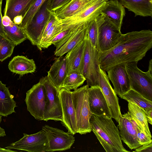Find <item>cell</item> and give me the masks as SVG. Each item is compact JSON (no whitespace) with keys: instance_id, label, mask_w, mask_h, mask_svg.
Instances as JSON below:
<instances>
[{"instance_id":"obj_38","label":"cell","mask_w":152,"mask_h":152,"mask_svg":"<svg viewBox=\"0 0 152 152\" xmlns=\"http://www.w3.org/2000/svg\"><path fill=\"white\" fill-rule=\"evenodd\" d=\"M23 17L21 15H18L15 17L13 20V22L15 24L19 26L22 21Z\"/></svg>"},{"instance_id":"obj_19","label":"cell","mask_w":152,"mask_h":152,"mask_svg":"<svg viewBox=\"0 0 152 152\" xmlns=\"http://www.w3.org/2000/svg\"><path fill=\"white\" fill-rule=\"evenodd\" d=\"M86 37L65 56L67 60V74L72 72L83 75Z\"/></svg>"},{"instance_id":"obj_7","label":"cell","mask_w":152,"mask_h":152,"mask_svg":"<svg viewBox=\"0 0 152 152\" xmlns=\"http://www.w3.org/2000/svg\"><path fill=\"white\" fill-rule=\"evenodd\" d=\"M121 30L102 14L98 27L99 52L107 51L116 45L122 35Z\"/></svg>"},{"instance_id":"obj_15","label":"cell","mask_w":152,"mask_h":152,"mask_svg":"<svg viewBox=\"0 0 152 152\" xmlns=\"http://www.w3.org/2000/svg\"><path fill=\"white\" fill-rule=\"evenodd\" d=\"M88 22L80 24L75 30L54 45L56 49L54 52L56 56H61L70 51L87 35Z\"/></svg>"},{"instance_id":"obj_14","label":"cell","mask_w":152,"mask_h":152,"mask_svg":"<svg viewBox=\"0 0 152 152\" xmlns=\"http://www.w3.org/2000/svg\"><path fill=\"white\" fill-rule=\"evenodd\" d=\"M59 93L62 112L61 123L68 130V133L74 135L77 133V126L72 91L61 88Z\"/></svg>"},{"instance_id":"obj_6","label":"cell","mask_w":152,"mask_h":152,"mask_svg":"<svg viewBox=\"0 0 152 152\" xmlns=\"http://www.w3.org/2000/svg\"><path fill=\"white\" fill-rule=\"evenodd\" d=\"M27 110L35 119L43 120L47 103L45 89L39 81L26 93L25 100Z\"/></svg>"},{"instance_id":"obj_42","label":"cell","mask_w":152,"mask_h":152,"mask_svg":"<svg viewBox=\"0 0 152 152\" xmlns=\"http://www.w3.org/2000/svg\"><path fill=\"white\" fill-rule=\"evenodd\" d=\"M2 116L1 115H0V124L2 121V118H1Z\"/></svg>"},{"instance_id":"obj_22","label":"cell","mask_w":152,"mask_h":152,"mask_svg":"<svg viewBox=\"0 0 152 152\" xmlns=\"http://www.w3.org/2000/svg\"><path fill=\"white\" fill-rule=\"evenodd\" d=\"M2 23L3 28L1 33L16 46L27 39L20 27L14 23L7 16L4 15L2 17Z\"/></svg>"},{"instance_id":"obj_41","label":"cell","mask_w":152,"mask_h":152,"mask_svg":"<svg viewBox=\"0 0 152 152\" xmlns=\"http://www.w3.org/2000/svg\"><path fill=\"white\" fill-rule=\"evenodd\" d=\"M148 71L152 73V60L151 59L149 61Z\"/></svg>"},{"instance_id":"obj_26","label":"cell","mask_w":152,"mask_h":152,"mask_svg":"<svg viewBox=\"0 0 152 152\" xmlns=\"http://www.w3.org/2000/svg\"><path fill=\"white\" fill-rule=\"evenodd\" d=\"M6 85L0 80V115L7 117L13 113H15V108L16 103L13 99Z\"/></svg>"},{"instance_id":"obj_1","label":"cell","mask_w":152,"mask_h":152,"mask_svg":"<svg viewBox=\"0 0 152 152\" xmlns=\"http://www.w3.org/2000/svg\"><path fill=\"white\" fill-rule=\"evenodd\" d=\"M152 47V31L149 29L122 34L117 44L110 50L99 52L100 66L105 72L122 63L142 60Z\"/></svg>"},{"instance_id":"obj_40","label":"cell","mask_w":152,"mask_h":152,"mask_svg":"<svg viewBox=\"0 0 152 152\" xmlns=\"http://www.w3.org/2000/svg\"><path fill=\"white\" fill-rule=\"evenodd\" d=\"M5 135V130L0 126V137L4 136Z\"/></svg>"},{"instance_id":"obj_35","label":"cell","mask_w":152,"mask_h":152,"mask_svg":"<svg viewBox=\"0 0 152 152\" xmlns=\"http://www.w3.org/2000/svg\"><path fill=\"white\" fill-rule=\"evenodd\" d=\"M137 131L138 141L141 146L152 142L151 139L147 136L138 125L137 126Z\"/></svg>"},{"instance_id":"obj_3","label":"cell","mask_w":152,"mask_h":152,"mask_svg":"<svg viewBox=\"0 0 152 152\" xmlns=\"http://www.w3.org/2000/svg\"><path fill=\"white\" fill-rule=\"evenodd\" d=\"M89 88V86L86 85L72 91L77 133L80 134H86L91 131L89 120L93 114L90 111L88 101Z\"/></svg>"},{"instance_id":"obj_17","label":"cell","mask_w":152,"mask_h":152,"mask_svg":"<svg viewBox=\"0 0 152 152\" xmlns=\"http://www.w3.org/2000/svg\"><path fill=\"white\" fill-rule=\"evenodd\" d=\"M99 86L107 101L112 118L118 122L121 114L118 99L110 84L105 71L101 69L99 75Z\"/></svg>"},{"instance_id":"obj_16","label":"cell","mask_w":152,"mask_h":152,"mask_svg":"<svg viewBox=\"0 0 152 152\" xmlns=\"http://www.w3.org/2000/svg\"><path fill=\"white\" fill-rule=\"evenodd\" d=\"M126 63L115 65L107 71V76L112 82L113 90L121 98L131 89L130 81L126 68Z\"/></svg>"},{"instance_id":"obj_18","label":"cell","mask_w":152,"mask_h":152,"mask_svg":"<svg viewBox=\"0 0 152 152\" xmlns=\"http://www.w3.org/2000/svg\"><path fill=\"white\" fill-rule=\"evenodd\" d=\"M88 101L90 111L93 114L112 117L107 101L99 86L88 88Z\"/></svg>"},{"instance_id":"obj_11","label":"cell","mask_w":152,"mask_h":152,"mask_svg":"<svg viewBox=\"0 0 152 152\" xmlns=\"http://www.w3.org/2000/svg\"><path fill=\"white\" fill-rule=\"evenodd\" d=\"M107 1L105 0H90L76 14L59 20L62 27L70 25L89 22L101 14Z\"/></svg>"},{"instance_id":"obj_31","label":"cell","mask_w":152,"mask_h":152,"mask_svg":"<svg viewBox=\"0 0 152 152\" xmlns=\"http://www.w3.org/2000/svg\"><path fill=\"white\" fill-rule=\"evenodd\" d=\"M100 15L95 19L88 22L87 27V35L89 41L92 46L98 51V27Z\"/></svg>"},{"instance_id":"obj_2","label":"cell","mask_w":152,"mask_h":152,"mask_svg":"<svg viewBox=\"0 0 152 152\" xmlns=\"http://www.w3.org/2000/svg\"><path fill=\"white\" fill-rule=\"evenodd\" d=\"M112 117L92 114L89 120L92 131L106 152H128L122 143L118 128Z\"/></svg>"},{"instance_id":"obj_36","label":"cell","mask_w":152,"mask_h":152,"mask_svg":"<svg viewBox=\"0 0 152 152\" xmlns=\"http://www.w3.org/2000/svg\"><path fill=\"white\" fill-rule=\"evenodd\" d=\"M135 152H152V142L142 145L135 149Z\"/></svg>"},{"instance_id":"obj_23","label":"cell","mask_w":152,"mask_h":152,"mask_svg":"<svg viewBox=\"0 0 152 152\" xmlns=\"http://www.w3.org/2000/svg\"><path fill=\"white\" fill-rule=\"evenodd\" d=\"M8 67L12 72L21 76L34 72L36 68L33 59H29L23 56L14 57L10 61Z\"/></svg>"},{"instance_id":"obj_25","label":"cell","mask_w":152,"mask_h":152,"mask_svg":"<svg viewBox=\"0 0 152 152\" xmlns=\"http://www.w3.org/2000/svg\"><path fill=\"white\" fill-rule=\"evenodd\" d=\"M34 0H6L4 10V15L8 16L12 21L18 15L23 17Z\"/></svg>"},{"instance_id":"obj_28","label":"cell","mask_w":152,"mask_h":152,"mask_svg":"<svg viewBox=\"0 0 152 152\" xmlns=\"http://www.w3.org/2000/svg\"><path fill=\"white\" fill-rule=\"evenodd\" d=\"M90 0H71L54 12L58 20L72 17L79 12Z\"/></svg>"},{"instance_id":"obj_24","label":"cell","mask_w":152,"mask_h":152,"mask_svg":"<svg viewBox=\"0 0 152 152\" xmlns=\"http://www.w3.org/2000/svg\"><path fill=\"white\" fill-rule=\"evenodd\" d=\"M135 16L152 17V0H118Z\"/></svg>"},{"instance_id":"obj_33","label":"cell","mask_w":152,"mask_h":152,"mask_svg":"<svg viewBox=\"0 0 152 152\" xmlns=\"http://www.w3.org/2000/svg\"><path fill=\"white\" fill-rule=\"evenodd\" d=\"M47 0H34L28 11L23 17L21 24L19 26L21 28L31 20L35 13Z\"/></svg>"},{"instance_id":"obj_43","label":"cell","mask_w":152,"mask_h":152,"mask_svg":"<svg viewBox=\"0 0 152 152\" xmlns=\"http://www.w3.org/2000/svg\"><path fill=\"white\" fill-rule=\"evenodd\" d=\"M106 0V1H108V0Z\"/></svg>"},{"instance_id":"obj_34","label":"cell","mask_w":152,"mask_h":152,"mask_svg":"<svg viewBox=\"0 0 152 152\" xmlns=\"http://www.w3.org/2000/svg\"><path fill=\"white\" fill-rule=\"evenodd\" d=\"M71 0H48V7L49 10L54 12L64 6Z\"/></svg>"},{"instance_id":"obj_32","label":"cell","mask_w":152,"mask_h":152,"mask_svg":"<svg viewBox=\"0 0 152 152\" xmlns=\"http://www.w3.org/2000/svg\"><path fill=\"white\" fill-rule=\"evenodd\" d=\"M16 45L4 35L0 33V61L10 57Z\"/></svg>"},{"instance_id":"obj_21","label":"cell","mask_w":152,"mask_h":152,"mask_svg":"<svg viewBox=\"0 0 152 152\" xmlns=\"http://www.w3.org/2000/svg\"><path fill=\"white\" fill-rule=\"evenodd\" d=\"M101 14L107 17L120 30H121L126 12L125 7L118 0L107 1Z\"/></svg>"},{"instance_id":"obj_29","label":"cell","mask_w":152,"mask_h":152,"mask_svg":"<svg viewBox=\"0 0 152 152\" xmlns=\"http://www.w3.org/2000/svg\"><path fill=\"white\" fill-rule=\"evenodd\" d=\"M122 99L128 102H133L144 110L152 109V101L146 99L132 89L125 94Z\"/></svg>"},{"instance_id":"obj_30","label":"cell","mask_w":152,"mask_h":152,"mask_svg":"<svg viewBox=\"0 0 152 152\" xmlns=\"http://www.w3.org/2000/svg\"><path fill=\"white\" fill-rule=\"evenodd\" d=\"M86 80L82 74L76 72H71L67 75L61 88H64L70 91L75 90L82 85Z\"/></svg>"},{"instance_id":"obj_27","label":"cell","mask_w":152,"mask_h":152,"mask_svg":"<svg viewBox=\"0 0 152 152\" xmlns=\"http://www.w3.org/2000/svg\"><path fill=\"white\" fill-rule=\"evenodd\" d=\"M128 113L138 126L150 138L152 136L149 129L148 122L144 110L135 103L128 102Z\"/></svg>"},{"instance_id":"obj_8","label":"cell","mask_w":152,"mask_h":152,"mask_svg":"<svg viewBox=\"0 0 152 152\" xmlns=\"http://www.w3.org/2000/svg\"><path fill=\"white\" fill-rule=\"evenodd\" d=\"M100 66L99 51L91 45L87 37L85 47L83 75L90 87L99 86Z\"/></svg>"},{"instance_id":"obj_10","label":"cell","mask_w":152,"mask_h":152,"mask_svg":"<svg viewBox=\"0 0 152 152\" xmlns=\"http://www.w3.org/2000/svg\"><path fill=\"white\" fill-rule=\"evenodd\" d=\"M23 136L18 141L11 144L6 148L14 149L30 152H47L48 142L46 132L42 129L31 134L23 133Z\"/></svg>"},{"instance_id":"obj_39","label":"cell","mask_w":152,"mask_h":152,"mask_svg":"<svg viewBox=\"0 0 152 152\" xmlns=\"http://www.w3.org/2000/svg\"><path fill=\"white\" fill-rule=\"evenodd\" d=\"M15 152L16 151H14L8 149H5L0 147V152Z\"/></svg>"},{"instance_id":"obj_5","label":"cell","mask_w":152,"mask_h":152,"mask_svg":"<svg viewBox=\"0 0 152 152\" xmlns=\"http://www.w3.org/2000/svg\"><path fill=\"white\" fill-rule=\"evenodd\" d=\"M48 0L43 4L30 22L21 29L31 44L37 47L42 39L51 12L48 8Z\"/></svg>"},{"instance_id":"obj_37","label":"cell","mask_w":152,"mask_h":152,"mask_svg":"<svg viewBox=\"0 0 152 152\" xmlns=\"http://www.w3.org/2000/svg\"><path fill=\"white\" fill-rule=\"evenodd\" d=\"M148 123L152 124V109L144 110Z\"/></svg>"},{"instance_id":"obj_13","label":"cell","mask_w":152,"mask_h":152,"mask_svg":"<svg viewBox=\"0 0 152 152\" xmlns=\"http://www.w3.org/2000/svg\"><path fill=\"white\" fill-rule=\"evenodd\" d=\"M118 122L121 140L132 150L141 146L137 137V125L128 113L121 114Z\"/></svg>"},{"instance_id":"obj_12","label":"cell","mask_w":152,"mask_h":152,"mask_svg":"<svg viewBox=\"0 0 152 152\" xmlns=\"http://www.w3.org/2000/svg\"><path fill=\"white\" fill-rule=\"evenodd\" d=\"M45 131L48 142L47 152L62 151L70 148L75 141L72 134L45 125L42 127Z\"/></svg>"},{"instance_id":"obj_4","label":"cell","mask_w":152,"mask_h":152,"mask_svg":"<svg viewBox=\"0 0 152 152\" xmlns=\"http://www.w3.org/2000/svg\"><path fill=\"white\" fill-rule=\"evenodd\" d=\"M137 62L127 63L126 68L131 89L152 101V73L144 72L137 66Z\"/></svg>"},{"instance_id":"obj_20","label":"cell","mask_w":152,"mask_h":152,"mask_svg":"<svg viewBox=\"0 0 152 152\" xmlns=\"http://www.w3.org/2000/svg\"><path fill=\"white\" fill-rule=\"evenodd\" d=\"M67 62L65 56L55 58L47 76L53 84L59 91L67 75Z\"/></svg>"},{"instance_id":"obj_9","label":"cell","mask_w":152,"mask_h":152,"mask_svg":"<svg viewBox=\"0 0 152 152\" xmlns=\"http://www.w3.org/2000/svg\"><path fill=\"white\" fill-rule=\"evenodd\" d=\"M39 81L44 86L47 103L43 120L62 121V112L59 91L54 86L47 76L41 78Z\"/></svg>"}]
</instances>
